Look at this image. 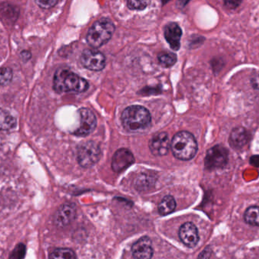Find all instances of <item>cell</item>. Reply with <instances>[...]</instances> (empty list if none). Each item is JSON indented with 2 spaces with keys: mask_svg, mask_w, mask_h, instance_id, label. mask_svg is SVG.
Returning a JSON list of instances; mask_svg holds the SVG:
<instances>
[{
  "mask_svg": "<svg viewBox=\"0 0 259 259\" xmlns=\"http://www.w3.org/2000/svg\"><path fill=\"white\" fill-rule=\"evenodd\" d=\"M190 2V0H178L177 3H176V6H177V7L179 8V9H182V8L185 7Z\"/></svg>",
  "mask_w": 259,
  "mask_h": 259,
  "instance_id": "obj_30",
  "label": "cell"
},
{
  "mask_svg": "<svg viewBox=\"0 0 259 259\" xmlns=\"http://www.w3.org/2000/svg\"><path fill=\"white\" fill-rule=\"evenodd\" d=\"M182 31L179 24L169 23L164 27V37L172 50L177 51L180 48V40Z\"/></svg>",
  "mask_w": 259,
  "mask_h": 259,
  "instance_id": "obj_14",
  "label": "cell"
},
{
  "mask_svg": "<svg viewBox=\"0 0 259 259\" xmlns=\"http://www.w3.org/2000/svg\"><path fill=\"white\" fill-rule=\"evenodd\" d=\"M132 253L135 259H152L154 255V249L150 237L144 236L137 240L132 245Z\"/></svg>",
  "mask_w": 259,
  "mask_h": 259,
  "instance_id": "obj_13",
  "label": "cell"
},
{
  "mask_svg": "<svg viewBox=\"0 0 259 259\" xmlns=\"http://www.w3.org/2000/svg\"><path fill=\"white\" fill-rule=\"evenodd\" d=\"M228 161V152L226 148L220 145L213 146L207 152L205 156V167L208 170L221 168Z\"/></svg>",
  "mask_w": 259,
  "mask_h": 259,
  "instance_id": "obj_7",
  "label": "cell"
},
{
  "mask_svg": "<svg viewBox=\"0 0 259 259\" xmlns=\"http://www.w3.org/2000/svg\"><path fill=\"white\" fill-rule=\"evenodd\" d=\"M251 164L254 166V167H259V155H253V156L250 158Z\"/></svg>",
  "mask_w": 259,
  "mask_h": 259,
  "instance_id": "obj_29",
  "label": "cell"
},
{
  "mask_svg": "<svg viewBox=\"0 0 259 259\" xmlns=\"http://www.w3.org/2000/svg\"><path fill=\"white\" fill-rule=\"evenodd\" d=\"M151 0H127L126 4L131 10L142 11L150 5Z\"/></svg>",
  "mask_w": 259,
  "mask_h": 259,
  "instance_id": "obj_22",
  "label": "cell"
},
{
  "mask_svg": "<svg viewBox=\"0 0 259 259\" xmlns=\"http://www.w3.org/2000/svg\"><path fill=\"white\" fill-rule=\"evenodd\" d=\"M176 202L172 196H166L158 205V212L161 215L165 216L171 214L176 209Z\"/></svg>",
  "mask_w": 259,
  "mask_h": 259,
  "instance_id": "obj_16",
  "label": "cell"
},
{
  "mask_svg": "<svg viewBox=\"0 0 259 259\" xmlns=\"http://www.w3.org/2000/svg\"><path fill=\"white\" fill-rule=\"evenodd\" d=\"M16 126V119L9 115L6 111L1 112V129L3 131H9Z\"/></svg>",
  "mask_w": 259,
  "mask_h": 259,
  "instance_id": "obj_20",
  "label": "cell"
},
{
  "mask_svg": "<svg viewBox=\"0 0 259 259\" xmlns=\"http://www.w3.org/2000/svg\"><path fill=\"white\" fill-rule=\"evenodd\" d=\"M59 0H35L36 4L41 9H50L57 4Z\"/></svg>",
  "mask_w": 259,
  "mask_h": 259,
  "instance_id": "obj_25",
  "label": "cell"
},
{
  "mask_svg": "<svg viewBox=\"0 0 259 259\" xmlns=\"http://www.w3.org/2000/svg\"><path fill=\"white\" fill-rule=\"evenodd\" d=\"M158 59L159 63L162 66L165 67V68H170L176 63L177 61V56L174 53L164 52V53H161L158 55Z\"/></svg>",
  "mask_w": 259,
  "mask_h": 259,
  "instance_id": "obj_19",
  "label": "cell"
},
{
  "mask_svg": "<svg viewBox=\"0 0 259 259\" xmlns=\"http://www.w3.org/2000/svg\"><path fill=\"white\" fill-rule=\"evenodd\" d=\"M153 180V177L150 176V175H141V176H139V178H138V180H137L136 188L139 190V191L140 190L142 191V190H145L151 188L155 182Z\"/></svg>",
  "mask_w": 259,
  "mask_h": 259,
  "instance_id": "obj_21",
  "label": "cell"
},
{
  "mask_svg": "<svg viewBox=\"0 0 259 259\" xmlns=\"http://www.w3.org/2000/svg\"><path fill=\"white\" fill-rule=\"evenodd\" d=\"M121 121L126 131L138 133L150 127L152 116L146 108L141 106H131L123 111Z\"/></svg>",
  "mask_w": 259,
  "mask_h": 259,
  "instance_id": "obj_2",
  "label": "cell"
},
{
  "mask_svg": "<svg viewBox=\"0 0 259 259\" xmlns=\"http://www.w3.org/2000/svg\"><path fill=\"white\" fill-rule=\"evenodd\" d=\"M243 0H225V5L228 9H235L240 6Z\"/></svg>",
  "mask_w": 259,
  "mask_h": 259,
  "instance_id": "obj_26",
  "label": "cell"
},
{
  "mask_svg": "<svg viewBox=\"0 0 259 259\" xmlns=\"http://www.w3.org/2000/svg\"><path fill=\"white\" fill-rule=\"evenodd\" d=\"M80 62L87 69L94 71H102L106 65V57L96 49H87L81 55Z\"/></svg>",
  "mask_w": 259,
  "mask_h": 259,
  "instance_id": "obj_6",
  "label": "cell"
},
{
  "mask_svg": "<svg viewBox=\"0 0 259 259\" xmlns=\"http://www.w3.org/2000/svg\"><path fill=\"white\" fill-rule=\"evenodd\" d=\"M89 83L83 77L66 68H59L53 77V90L58 94H82L86 92Z\"/></svg>",
  "mask_w": 259,
  "mask_h": 259,
  "instance_id": "obj_1",
  "label": "cell"
},
{
  "mask_svg": "<svg viewBox=\"0 0 259 259\" xmlns=\"http://www.w3.org/2000/svg\"><path fill=\"white\" fill-rule=\"evenodd\" d=\"M212 254V249L210 246H207L203 251L201 252L198 257V259H210Z\"/></svg>",
  "mask_w": 259,
  "mask_h": 259,
  "instance_id": "obj_27",
  "label": "cell"
},
{
  "mask_svg": "<svg viewBox=\"0 0 259 259\" xmlns=\"http://www.w3.org/2000/svg\"><path fill=\"white\" fill-rule=\"evenodd\" d=\"M26 254V246L23 243H18L14 248L12 252H11L9 255V259H23L25 256Z\"/></svg>",
  "mask_w": 259,
  "mask_h": 259,
  "instance_id": "obj_23",
  "label": "cell"
},
{
  "mask_svg": "<svg viewBox=\"0 0 259 259\" xmlns=\"http://www.w3.org/2000/svg\"><path fill=\"white\" fill-rule=\"evenodd\" d=\"M149 149L155 156H164L171 149V142L165 132L155 134L149 142Z\"/></svg>",
  "mask_w": 259,
  "mask_h": 259,
  "instance_id": "obj_10",
  "label": "cell"
},
{
  "mask_svg": "<svg viewBox=\"0 0 259 259\" xmlns=\"http://www.w3.org/2000/svg\"><path fill=\"white\" fill-rule=\"evenodd\" d=\"M244 220L248 225L259 228V206L249 207L245 211Z\"/></svg>",
  "mask_w": 259,
  "mask_h": 259,
  "instance_id": "obj_17",
  "label": "cell"
},
{
  "mask_svg": "<svg viewBox=\"0 0 259 259\" xmlns=\"http://www.w3.org/2000/svg\"><path fill=\"white\" fill-rule=\"evenodd\" d=\"M20 56H21V59H22L23 62H27L31 58V53L27 50H24V51L21 52Z\"/></svg>",
  "mask_w": 259,
  "mask_h": 259,
  "instance_id": "obj_28",
  "label": "cell"
},
{
  "mask_svg": "<svg viewBox=\"0 0 259 259\" xmlns=\"http://www.w3.org/2000/svg\"><path fill=\"white\" fill-rule=\"evenodd\" d=\"M179 237L187 247H196L199 241L198 228L192 222H186L179 228Z\"/></svg>",
  "mask_w": 259,
  "mask_h": 259,
  "instance_id": "obj_12",
  "label": "cell"
},
{
  "mask_svg": "<svg viewBox=\"0 0 259 259\" xmlns=\"http://www.w3.org/2000/svg\"><path fill=\"white\" fill-rule=\"evenodd\" d=\"M135 162V157L129 149L122 148L118 149L112 159V169L117 173L124 171Z\"/></svg>",
  "mask_w": 259,
  "mask_h": 259,
  "instance_id": "obj_11",
  "label": "cell"
},
{
  "mask_svg": "<svg viewBox=\"0 0 259 259\" xmlns=\"http://www.w3.org/2000/svg\"><path fill=\"white\" fill-rule=\"evenodd\" d=\"M12 77H13V73L12 69L9 68H2L1 70V81L2 86H6L12 81Z\"/></svg>",
  "mask_w": 259,
  "mask_h": 259,
  "instance_id": "obj_24",
  "label": "cell"
},
{
  "mask_svg": "<svg viewBox=\"0 0 259 259\" xmlns=\"http://www.w3.org/2000/svg\"><path fill=\"white\" fill-rule=\"evenodd\" d=\"M102 152L100 146L94 141H87L78 148L77 160L82 167H92L98 162Z\"/></svg>",
  "mask_w": 259,
  "mask_h": 259,
  "instance_id": "obj_5",
  "label": "cell"
},
{
  "mask_svg": "<svg viewBox=\"0 0 259 259\" xmlns=\"http://www.w3.org/2000/svg\"><path fill=\"white\" fill-rule=\"evenodd\" d=\"M171 151L176 158L189 161L197 153L198 144L196 138L191 133L180 131L172 139Z\"/></svg>",
  "mask_w": 259,
  "mask_h": 259,
  "instance_id": "obj_3",
  "label": "cell"
},
{
  "mask_svg": "<svg viewBox=\"0 0 259 259\" xmlns=\"http://www.w3.org/2000/svg\"><path fill=\"white\" fill-rule=\"evenodd\" d=\"M77 210L75 204L66 202L62 204L54 214V224L59 228H65L76 219Z\"/></svg>",
  "mask_w": 259,
  "mask_h": 259,
  "instance_id": "obj_9",
  "label": "cell"
},
{
  "mask_svg": "<svg viewBox=\"0 0 259 259\" xmlns=\"http://www.w3.org/2000/svg\"><path fill=\"white\" fill-rule=\"evenodd\" d=\"M249 132L244 127H237L233 130L230 136V144L235 149H242L249 140Z\"/></svg>",
  "mask_w": 259,
  "mask_h": 259,
  "instance_id": "obj_15",
  "label": "cell"
},
{
  "mask_svg": "<svg viewBox=\"0 0 259 259\" xmlns=\"http://www.w3.org/2000/svg\"><path fill=\"white\" fill-rule=\"evenodd\" d=\"M160 1H161V3H162L163 5H165L167 4V3H168V2H170V0H160Z\"/></svg>",
  "mask_w": 259,
  "mask_h": 259,
  "instance_id": "obj_31",
  "label": "cell"
},
{
  "mask_svg": "<svg viewBox=\"0 0 259 259\" xmlns=\"http://www.w3.org/2000/svg\"><path fill=\"white\" fill-rule=\"evenodd\" d=\"M80 118V124L73 134L78 137L89 135L96 128L97 118L92 111L87 108H82L78 111Z\"/></svg>",
  "mask_w": 259,
  "mask_h": 259,
  "instance_id": "obj_8",
  "label": "cell"
},
{
  "mask_svg": "<svg viewBox=\"0 0 259 259\" xmlns=\"http://www.w3.org/2000/svg\"><path fill=\"white\" fill-rule=\"evenodd\" d=\"M115 30V26L110 20L106 18H100L88 30L86 36L87 42L92 48H100L109 42Z\"/></svg>",
  "mask_w": 259,
  "mask_h": 259,
  "instance_id": "obj_4",
  "label": "cell"
},
{
  "mask_svg": "<svg viewBox=\"0 0 259 259\" xmlns=\"http://www.w3.org/2000/svg\"><path fill=\"white\" fill-rule=\"evenodd\" d=\"M49 259H77L76 253L68 248H59L50 254Z\"/></svg>",
  "mask_w": 259,
  "mask_h": 259,
  "instance_id": "obj_18",
  "label": "cell"
}]
</instances>
